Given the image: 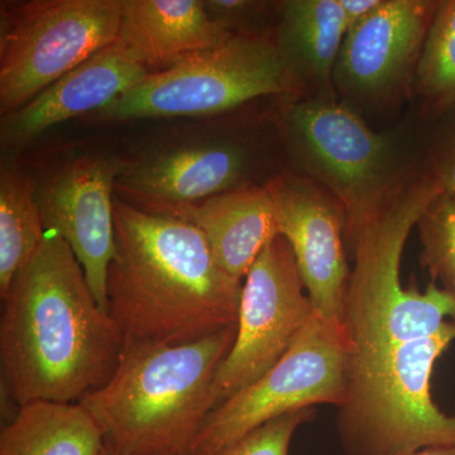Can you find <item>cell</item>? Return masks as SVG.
Here are the masks:
<instances>
[{"instance_id": "1", "label": "cell", "mask_w": 455, "mask_h": 455, "mask_svg": "<svg viewBox=\"0 0 455 455\" xmlns=\"http://www.w3.org/2000/svg\"><path fill=\"white\" fill-rule=\"evenodd\" d=\"M3 301L0 359L18 406L79 403L112 379L124 337L64 238L46 232Z\"/></svg>"}, {"instance_id": "2", "label": "cell", "mask_w": 455, "mask_h": 455, "mask_svg": "<svg viewBox=\"0 0 455 455\" xmlns=\"http://www.w3.org/2000/svg\"><path fill=\"white\" fill-rule=\"evenodd\" d=\"M114 230L108 311L125 340L185 344L238 325L243 283L199 228L114 199Z\"/></svg>"}, {"instance_id": "3", "label": "cell", "mask_w": 455, "mask_h": 455, "mask_svg": "<svg viewBox=\"0 0 455 455\" xmlns=\"http://www.w3.org/2000/svg\"><path fill=\"white\" fill-rule=\"evenodd\" d=\"M236 333L233 325L185 344L125 340L112 379L79 403L101 431V455L193 454Z\"/></svg>"}, {"instance_id": "4", "label": "cell", "mask_w": 455, "mask_h": 455, "mask_svg": "<svg viewBox=\"0 0 455 455\" xmlns=\"http://www.w3.org/2000/svg\"><path fill=\"white\" fill-rule=\"evenodd\" d=\"M283 134L290 172L316 182L343 206L347 243L424 175L409 128L373 131L339 99H293Z\"/></svg>"}, {"instance_id": "5", "label": "cell", "mask_w": 455, "mask_h": 455, "mask_svg": "<svg viewBox=\"0 0 455 455\" xmlns=\"http://www.w3.org/2000/svg\"><path fill=\"white\" fill-rule=\"evenodd\" d=\"M440 194L421 175L347 243L355 257L343 317L349 357L430 337L455 322V298L438 283L430 281L425 291L401 284L407 238Z\"/></svg>"}, {"instance_id": "6", "label": "cell", "mask_w": 455, "mask_h": 455, "mask_svg": "<svg viewBox=\"0 0 455 455\" xmlns=\"http://www.w3.org/2000/svg\"><path fill=\"white\" fill-rule=\"evenodd\" d=\"M455 341V322L438 333L349 357L335 427L347 455H405L455 444V416L431 396L436 361Z\"/></svg>"}, {"instance_id": "7", "label": "cell", "mask_w": 455, "mask_h": 455, "mask_svg": "<svg viewBox=\"0 0 455 455\" xmlns=\"http://www.w3.org/2000/svg\"><path fill=\"white\" fill-rule=\"evenodd\" d=\"M267 95L298 99L276 41L241 33L149 74L103 108L100 116L113 121L211 116Z\"/></svg>"}, {"instance_id": "8", "label": "cell", "mask_w": 455, "mask_h": 455, "mask_svg": "<svg viewBox=\"0 0 455 455\" xmlns=\"http://www.w3.org/2000/svg\"><path fill=\"white\" fill-rule=\"evenodd\" d=\"M122 0H29L0 12V114L41 92L118 40Z\"/></svg>"}, {"instance_id": "9", "label": "cell", "mask_w": 455, "mask_h": 455, "mask_svg": "<svg viewBox=\"0 0 455 455\" xmlns=\"http://www.w3.org/2000/svg\"><path fill=\"white\" fill-rule=\"evenodd\" d=\"M348 359L343 324L314 313L271 370L212 410L191 455L220 454L245 434L289 412L316 405L339 407L346 398Z\"/></svg>"}, {"instance_id": "10", "label": "cell", "mask_w": 455, "mask_h": 455, "mask_svg": "<svg viewBox=\"0 0 455 455\" xmlns=\"http://www.w3.org/2000/svg\"><path fill=\"white\" fill-rule=\"evenodd\" d=\"M244 278L236 339L215 376L218 406L271 370L315 313L283 235L266 245Z\"/></svg>"}, {"instance_id": "11", "label": "cell", "mask_w": 455, "mask_h": 455, "mask_svg": "<svg viewBox=\"0 0 455 455\" xmlns=\"http://www.w3.org/2000/svg\"><path fill=\"white\" fill-rule=\"evenodd\" d=\"M438 2L382 0L347 32L334 70L338 99L359 116L387 112L414 92Z\"/></svg>"}, {"instance_id": "12", "label": "cell", "mask_w": 455, "mask_h": 455, "mask_svg": "<svg viewBox=\"0 0 455 455\" xmlns=\"http://www.w3.org/2000/svg\"><path fill=\"white\" fill-rule=\"evenodd\" d=\"M125 166L110 156L84 154L57 167L36 188L44 232L68 242L107 313L108 271L116 256L113 188Z\"/></svg>"}, {"instance_id": "13", "label": "cell", "mask_w": 455, "mask_h": 455, "mask_svg": "<svg viewBox=\"0 0 455 455\" xmlns=\"http://www.w3.org/2000/svg\"><path fill=\"white\" fill-rule=\"evenodd\" d=\"M268 184L276 203L278 232L291 245L314 310L343 324L352 272L343 206L326 188L290 171Z\"/></svg>"}, {"instance_id": "14", "label": "cell", "mask_w": 455, "mask_h": 455, "mask_svg": "<svg viewBox=\"0 0 455 455\" xmlns=\"http://www.w3.org/2000/svg\"><path fill=\"white\" fill-rule=\"evenodd\" d=\"M252 148L239 140H217L175 147L125 166L116 180L125 193L158 212L251 187Z\"/></svg>"}, {"instance_id": "15", "label": "cell", "mask_w": 455, "mask_h": 455, "mask_svg": "<svg viewBox=\"0 0 455 455\" xmlns=\"http://www.w3.org/2000/svg\"><path fill=\"white\" fill-rule=\"evenodd\" d=\"M148 70L118 41L68 71L25 107L3 116L2 140L25 145L52 125L103 109L146 79Z\"/></svg>"}, {"instance_id": "16", "label": "cell", "mask_w": 455, "mask_h": 455, "mask_svg": "<svg viewBox=\"0 0 455 455\" xmlns=\"http://www.w3.org/2000/svg\"><path fill=\"white\" fill-rule=\"evenodd\" d=\"M158 214L199 228L220 267L239 280L247 276L266 245L280 235L276 203L268 182L173 206Z\"/></svg>"}, {"instance_id": "17", "label": "cell", "mask_w": 455, "mask_h": 455, "mask_svg": "<svg viewBox=\"0 0 455 455\" xmlns=\"http://www.w3.org/2000/svg\"><path fill=\"white\" fill-rule=\"evenodd\" d=\"M196 0H122L118 41L149 73L167 70L233 37Z\"/></svg>"}, {"instance_id": "18", "label": "cell", "mask_w": 455, "mask_h": 455, "mask_svg": "<svg viewBox=\"0 0 455 455\" xmlns=\"http://www.w3.org/2000/svg\"><path fill=\"white\" fill-rule=\"evenodd\" d=\"M276 44L298 99H338L334 70L348 32L339 0L281 3Z\"/></svg>"}, {"instance_id": "19", "label": "cell", "mask_w": 455, "mask_h": 455, "mask_svg": "<svg viewBox=\"0 0 455 455\" xmlns=\"http://www.w3.org/2000/svg\"><path fill=\"white\" fill-rule=\"evenodd\" d=\"M103 435L80 403L20 406L0 431V455H101Z\"/></svg>"}, {"instance_id": "20", "label": "cell", "mask_w": 455, "mask_h": 455, "mask_svg": "<svg viewBox=\"0 0 455 455\" xmlns=\"http://www.w3.org/2000/svg\"><path fill=\"white\" fill-rule=\"evenodd\" d=\"M36 185L16 166L0 171V298L44 241Z\"/></svg>"}, {"instance_id": "21", "label": "cell", "mask_w": 455, "mask_h": 455, "mask_svg": "<svg viewBox=\"0 0 455 455\" xmlns=\"http://www.w3.org/2000/svg\"><path fill=\"white\" fill-rule=\"evenodd\" d=\"M414 92L435 116L455 106V0L438 2L416 71Z\"/></svg>"}, {"instance_id": "22", "label": "cell", "mask_w": 455, "mask_h": 455, "mask_svg": "<svg viewBox=\"0 0 455 455\" xmlns=\"http://www.w3.org/2000/svg\"><path fill=\"white\" fill-rule=\"evenodd\" d=\"M420 265L431 281L455 298V196L440 194L416 223Z\"/></svg>"}, {"instance_id": "23", "label": "cell", "mask_w": 455, "mask_h": 455, "mask_svg": "<svg viewBox=\"0 0 455 455\" xmlns=\"http://www.w3.org/2000/svg\"><path fill=\"white\" fill-rule=\"evenodd\" d=\"M315 416V407L278 416L245 434L217 455H289L293 434Z\"/></svg>"}, {"instance_id": "24", "label": "cell", "mask_w": 455, "mask_h": 455, "mask_svg": "<svg viewBox=\"0 0 455 455\" xmlns=\"http://www.w3.org/2000/svg\"><path fill=\"white\" fill-rule=\"evenodd\" d=\"M436 116L438 124L421 151L423 173L443 194L455 196V106Z\"/></svg>"}, {"instance_id": "25", "label": "cell", "mask_w": 455, "mask_h": 455, "mask_svg": "<svg viewBox=\"0 0 455 455\" xmlns=\"http://www.w3.org/2000/svg\"><path fill=\"white\" fill-rule=\"evenodd\" d=\"M206 11L212 20L228 31L235 33V28H241L262 16L263 11L268 7L267 2H252V0H212L204 2Z\"/></svg>"}, {"instance_id": "26", "label": "cell", "mask_w": 455, "mask_h": 455, "mask_svg": "<svg viewBox=\"0 0 455 455\" xmlns=\"http://www.w3.org/2000/svg\"><path fill=\"white\" fill-rule=\"evenodd\" d=\"M348 31L352 27L373 13L381 5L382 0H339Z\"/></svg>"}, {"instance_id": "27", "label": "cell", "mask_w": 455, "mask_h": 455, "mask_svg": "<svg viewBox=\"0 0 455 455\" xmlns=\"http://www.w3.org/2000/svg\"><path fill=\"white\" fill-rule=\"evenodd\" d=\"M405 455H455V444L424 448Z\"/></svg>"}, {"instance_id": "28", "label": "cell", "mask_w": 455, "mask_h": 455, "mask_svg": "<svg viewBox=\"0 0 455 455\" xmlns=\"http://www.w3.org/2000/svg\"><path fill=\"white\" fill-rule=\"evenodd\" d=\"M161 455H172V454H161Z\"/></svg>"}]
</instances>
